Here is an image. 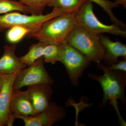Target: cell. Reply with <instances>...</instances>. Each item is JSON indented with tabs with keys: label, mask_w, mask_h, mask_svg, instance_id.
<instances>
[{
	"label": "cell",
	"mask_w": 126,
	"mask_h": 126,
	"mask_svg": "<svg viewBox=\"0 0 126 126\" xmlns=\"http://www.w3.org/2000/svg\"><path fill=\"white\" fill-rule=\"evenodd\" d=\"M76 10L66 12L46 21L37 30L29 34L27 38L46 44L59 45L65 41L75 26Z\"/></svg>",
	"instance_id": "obj_1"
},
{
	"label": "cell",
	"mask_w": 126,
	"mask_h": 126,
	"mask_svg": "<svg viewBox=\"0 0 126 126\" xmlns=\"http://www.w3.org/2000/svg\"><path fill=\"white\" fill-rule=\"evenodd\" d=\"M97 67L103 71V74L99 75L90 73L88 77L98 82L103 91V97L99 108L106 107L108 101L111 105L117 103L118 99L123 103H126V72L109 70L102 62L97 64Z\"/></svg>",
	"instance_id": "obj_2"
},
{
	"label": "cell",
	"mask_w": 126,
	"mask_h": 126,
	"mask_svg": "<svg viewBox=\"0 0 126 126\" xmlns=\"http://www.w3.org/2000/svg\"><path fill=\"white\" fill-rule=\"evenodd\" d=\"M65 41L84 54L91 62L101 63L105 50L98 35L92 33L75 25Z\"/></svg>",
	"instance_id": "obj_3"
},
{
	"label": "cell",
	"mask_w": 126,
	"mask_h": 126,
	"mask_svg": "<svg viewBox=\"0 0 126 126\" xmlns=\"http://www.w3.org/2000/svg\"><path fill=\"white\" fill-rule=\"evenodd\" d=\"M75 25L95 34L108 33L125 38L126 31L115 24L108 25L102 23L93 11V2L86 0L77 9L75 15Z\"/></svg>",
	"instance_id": "obj_4"
},
{
	"label": "cell",
	"mask_w": 126,
	"mask_h": 126,
	"mask_svg": "<svg viewBox=\"0 0 126 126\" xmlns=\"http://www.w3.org/2000/svg\"><path fill=\"white\" fill-rule=\"evenodd\" d=\"M58 61L65 67L72 84L78 86L84 70L90 65L91 62L82 53L65 41L59 45Z\"/></svg>",
	"instance_id": "obj_5"
},
{
	"label": "cell",
	"mask_w": 126,
	"mask_h": 126,
	"mask_svg": "<svg viewBox=\"0 0 126 126\" xmlns=\"http://www.w3.org/2000/svg\"><path fill=\"white\" fill-rule=\"evenodd\" d=\"M66 12H68L61 8L53 7L51 12L45 15L29 16L16 11L0 15V32H4L12 26H19L29 29L31 33L37 30L46 21Z\"/></svg>",
	"instance_id": "obj_6"
},
{
	"label": "cell",
	"mask_w": 126,
	"mask_h": 126,
	"mask_svg": "<svg viewBox=\"0 0 126 126\" xmlns=\"http://www.w3.org/2000/svg\"><path fill=\"white\" fill-rule=\"evenodd\" d=\"M44 63L41 57L29 67L21 70L14 81L13 90L43 84L52 85L54 81L46 69Z\"/></svg>",
	"instance_id": "obj_7"
},
{
	"label": "cell",
	"mask_w": 126,
	"mask_h": 126,
	"mask_svg": "<svg viewBox=\"0 0 126 126\" xmlns=\"http://www.w3.org/2000/svg\"><path fill=\"white\" fill-rule=\"evenodd\" d=\"M66 116L64 108L50 101L41 112L29 116H20L18 119L23 120L25 126H51L63 120Z\"/></svg>",
	"instance_id": "obj_8"
},
{
	"label": "cell",
	"mask_w": 126,
	"mask_h": 126,
	"mask_svg": "<svg viewBox=\"0 0 126 126\" xmlns=\"http://www.w3.org/2000/svg\"><path fill=\"white\" fill-rule=\"evenodd\" d=\"M36 114L27 90H13L9 106V119L6 126H13L15 120L18 119L19 117L29 116Z\"/></svg>",
	"instance_id": "obj_9"
},
{
	"label": "cell",
	"mask_w": 126,
	"mask_h": 126,
	"mask_svg": "<svg viewBox=\"0 0 126 126\" xmlns=\"http://www.w3.org/2000/svg\"><path fill=\"white\" fill-rule=\"evenodd\" d=\"M20 71L11 74L0 73L2 79V87L0 92V126L7 124L14 81Z\"/></svg>",
	"instance_id": "obj_10"
},
{
	"label": "cell",
	"mask_w": 126,
	"mask_h": 126,
	"mask_svg": "<svg viewBox=\"0 0 126 126\" xmlns=\"http://www.w3.org/2000/svg\"><path fill=\"white\" fill-rule=\"evenodd\" d=\"M51 86L43 84L28 87L29 97L36 114L41 112L48 105L53 94Z\"/></svg>",
	"instance_id": "obj_11"
},
{
	"label": "cell",
	"mask_w": 126,
	"mask_h": 126,
	"mask_svg": "<svg viewBox=\"0 0 126 126\" xmlns=\"http://www.w3.org/2000/svg\"><path fill=\"white\" fill-rule=\"evenodd\" d=\"M3 48L4 53L0 58V73L13 74L27 67L20 62L19 57L16 56L15 45H5Z\"/></svg>",
	"instance_id": "obj_12"
},
{
	"label": "cell",
	"mask_w": 126,
	"mask_h": 126,
	"mask_svg": "<svg viewBox=\"0 0 126 126\" xmlns=\"http://www.w3.org/2000/svg\"><path fill=\"white\" fill-rule=\"evenodd\" d=\"M101 43L105 50L102 61L107 67L117 63L118 58H126V46L120 41H113L107 36L98 35Z\"/></svg>",
	"instance_id": "obj_13"
},
{
	"label": "cell",
	"mask_w": 126,
	"mask_h": 126,
	"mask_svg": "<svg viewBox=\"0 0 126 126\" xmlns=\"http://www.w3.org/2000/svg\"><path fill=\"white\" fill-rule=\"evenodd\" d=\"M47 44L39 41L30 47L29 51L24 56L19 57L20 62L27 66H30L43 57V50Z\"/></svg>",
	"instance_id": "obj_14"
},
{
	"label": "cell",
	"mask_w": 126,
	"mask_h": 126,
	"mask_svg": "<svg viewBox=\"0 0 126 126\" xmlns=\"http://www.w3.org/2000/svg\"><path fill=\"white\" fill-rule=\"evenodd\" d=\"M19 12L24 14H30L29 7L19 1L11 0H0V15Z\"/></svg>",
	"instance_id": "obj_15"
},
{
	"label": "cell",
	"mask_w": 126,
	"mask_h": 126,
	"mask_svg": "<svg viewBox=\"0 0 126 126\" xmlns=\"http://www.w3.org/2000/svg\"><path fill=\"white\" fill-rule=\"evenodd\" d=\"M31 33V31L26 27L15 26L7 29L6 33V39L9 43L15 44L20 42L25 37H27Z\"/></svg>",
	"instance_id": "obj_16"
},
{
	"label": "cell",
	"mask_w": 126,
	"mask_h": 126,
	"mask_svg": "<svg viewBox=\"0 0 126 126\" xmlns=\"http://www.w3.org/2000/svg\"><path fill=\"white\" fill-rule=\"evenodd\" d=\"M93 2L98 5L108 15L110 20L113 24L117 25L120 27L125 28L126 25L122 21L119 20L114 15L112 12V9L115 7L119 6L114 1H111L109 0H89Z\"/></svg>",
	"instance_id": "obj_17"
},
{
	"label": "cell",
	"mask_w": 126,
	"mask_h": 126,
	"mask_svg": "<svg viewBox=\"0 0 126 126\" xmlns=\"http://www.w3.org/2000/svg\"><path fill=\"white\" fill-rule=\"evenodd\" d=\"M86 0H50L48 6L61 8L67 12L76 10Z\"/></svg>",
	"instance_id": "obj_18"
},
{
	"label": "cell",
	"mask_w": 126,
	"mask_h": 126,
	"mask_svg": "<svg viewBox=\"0 0 126 126\" xmlns=\"http://www.w3.org/2000/svg\"><path fill=\"white\" fill-rule=\"evenodd\" d=\"M50 0H19L23 5L30 9L32 15H40L43 13L46 6H48Z\"/></svg>",
	"instance_id": "obj_19"
},
{
	"label": "cell",
	"mask_w": 126,
	"mask_h": 126,
	"mask_svg": "<svg viewBox=\"0 0 126 126\" xmlns=\"http://www.w3.org/2000/svg\"><path fill=\"white\" fill-rule=\"evenodd\" d=\"M60 53L59 45L47 44L45 46L43 57L45 63L54 64L58 61Z\"/></svg>",
	"instance_id": "obj_20"
},
{
	"label": "cell",
	"mask_w": 126,
	"mask_h": 126,
	"mask_svg": "<svg viewBox=\"0 0 126 126\" xmlns=\"http://www.w3.org/2000/svg\"><path fill=\"white\" fill-rule=\"evenodd\" d=\"M109 70L112 71H120L126 72V60L118 61L110 66L107 67Z\"/></svg>",
	"instance_id": "obj_21"
},
{
	"label": "cell",
	"mask_w": 126,
	"mask_h": 126,
	"mask_svg": "<svg viewBox=\"0 0 126 126\" xmlns=\"http://www.w3.org/2000/svg\"><path fill=\"white\" fill-rule=\"evenodd\" d=\"M115 2L118 5H122L124 8L126 7V0H115Z\"/></svg>",
	"instance_id": "obj_22"
},
{
	"label": "cell",
	"mask_w": 126,
	"mask_h": 126,
	"mask_svg": "<svg viewBox=\"0 0 126 126\" xmlns=\"http://www.w3.org/2000/svg\"><path fill=\"white\" fill-rule=\"evenodd\" d=\"M2 79L1 77V75L0 74V92L1 90V87H2Z\"/></svg>",
	"instance_id": "obj_23"
}]
</instances>
